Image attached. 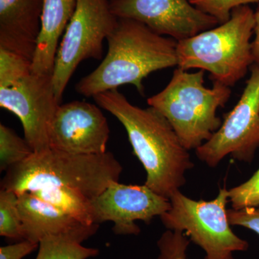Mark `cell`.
Listing matches in <instances>:
<instances>
[{
    "instance_id": "7",
    "label": "cell",
    "mask_w": 259,
    "mask_h": 259,
    "mask_svg": "<svg viewBox=\"0 0 259 259\" xmlns=\"http://www.w3.org/2000/svg\"><path fill=\"white\" fill-rule=\"evenodd\" d=\"M117 21L110 0H78L54 61L53 82L59 101L80 63L102 59L104 40L113 31Z\"/></svg>"
},
{
    "instance_id": "22",
    "label": "cell",
    "mask_w": 259,
    "mask_h": 259,
    "mask_svg": "<svg viewBox=\"0 0 259 259\" xmlns=\"http://www.w3.org/2000/svg\"><path fill=\"white\" fill-rule=\"evenodd\" d=\"M229 200L235 209L259 206V168L249 180L228 190Z\"/></svg>"
},
{
    "instance_id": "3",
    "label": "cell",
    "mask_w": 259,
    "mask_h": 259,
    "mask_svg": "<svg viewBox=\"0 0 259 259\" xmlns=\"http://www.w3.org/2000/svg\"><path fill=\"white\" fill-rule=\"evenodd\" d=\"M122 167L112 153L77 155L49 148L33 152L6 171L1 189L20 194L51 187H67L90 199L119 182Z\"/></svg>"
},
{
    "instance_id": "2",
    "label": "cell",
    "mask_w": 259,
    "mask_h": 259,
    "mask_svg": "<svg viewBox=\"0 0 259 259\" xmlns=\"http://www.w3.org/2000/svg\"><path fill=\"white\" fill-rule=\"evenodd\" d=\"M108 50L101 64L76 83L87 97L134 85L144 95V80L158 70L177 67V41L153 32L143 23L118 18L107 39Z\"/></svg>"
},
{
    "instance_id": "16",
    "label": "cell",
    "mask_w": 259,
    "mask_h": 259,
    "mask_svg": "<svg viewBox=\"0 0 259 259\" xmlns=\"http://www.w3.org/2000/svg\"><path fill=\"white\" fill-rule=\"evenodd\" d=\"M30 193L80 223L94 225L91 199L79 190L67 187H51L39 189Z\"/></svg>"
},
{
    "instance_id": "19",
    "label": "cell",
    "mask_w": 259,
    "mask_h": 259,
    "mask_svg": "<svg viewBox=\"0 0 259 259\" xmlns=\"http://www.w3.org/2000/svg\"><path fill=\"white\" fill-rule=\"evenodd\" d=\"M19 195L16 192L0 191V236L11 239H23L22 222L18 209Z\"/></svg>"
},
{
    "instance_id": "13",
    "label": "cell",
    "mask_w": 259,
    "mask_h": 259,
    "mask_svg": "<svg viewBox=\"0 0 259 259\" xmlns=\"http://www.w3.org/2000/svg\"><path fill=\"white\" fill-rule=\"evenodd\" d=\"M23 239L38 243L48 236L74 235L88 239L100 225H87L61 212L30 192L19 194Z\"/></svg>"
},
{
    "instance_id": "12",
    "label": "cell",
    "mask_w": 259,
    "mask_h": 259,
    "mask_svg": "<svg viewBox=\"0 0 259 259\" xmlns=\"http://www.w3.org/2000/svg\"><path fill=\"white\" fill-rule=\"evenodd\" d=\"M110 128L100 107L83 101L61 104L49 131L50 148L77 155L107 152Z\"/></svg>"
},
{
    "instance_id": "18",
    "label": "cell",
    "mask_w": 259,
    "mask_h": 259,
    "mask_svg": "<svg viewBox=\"0 0 259 259\" xmlns=\"http://www.w3.org/2000/svg\"><path fill=\"white\" fill-rule=\"evenodd\" d=\"M32 148L26 140L19 137L16 133L6 125L0 124V170L8 171L31 156Z\"/></svg>"
},
{
    "instance_id": "15",
    "label": "cell",
    "mask_w": 259,
    "mask_h": 259,
    "mask_svg": "<svg viewBox=\"0 0 259 259\" xmlns=\"http://www.w3.org/2000/svg\"><path fill=\"white\" fill-rule=\"evenodd\" d=\"M77 2L44 0L41 28L32 59V73L53 74L59 42L74 15Z\"/></svg>"
},
{
    "instance_id": "23",
    "label": "cell",
    "mask_w": 259,
    "mask_h": 259,
    "mask_svg": "<svg viewBox=\"0 0 259 259\" xmlns=\"http://www.w3.org/2000/svg\"><path fill=\"white\" fill-rule=\"evenodd\" d=\"M190 3L222 24L231 18L232 11L236 8L259 3V0H190Z\"/></svg>"
},
{
    "instance_id": "6",
    "label": "cell",
    "mask_w": 259,
    "mask_h": 259,
    "mask_svg": "<svg viewBox=\"0 0 259 259\" xmlns=\"http://www.w3.org/2000/svg\"><path fill=\"white\" fill-rule=\"evenodd\" d=\"M171 208L160 216L167 230L184 232L205 252L204 259H234L233 253L245 251L249 245L232 231L226 187L210 201L194 200L177 191L169 198Z\"/></svg>"
},
{
    "instance_id": "1",
    "label": "cell",
    "mask_w": 259,
    "mask_h": 259,
    "mask_svg": "<svg viewBox=\"0 0 259 259\" xmlns=\"http://www.w3.org/2000/svg\"><path fill=\"white\" fill-rule=\"evenodd\" d=\"M93 99L125 127L135 155L146 170L145 185L167 199L180 190L186 183V172L194 164L166 117L152 107L133 105L117 90Z\"/></svg>"
},
{
    "instance_id": "24",
    "label": "cell",
    "mask_w": 259,
    "mask_h": 259,
    "mask_svg": "<svg viewBox=\"0 0 259 259\" xmlns=\"http://www.w3.org/2000/svg\"><path fill=\"white\" fill-rule=\"evenodd\" d=\"M228 218L231 226L244 227L259 236V206L228 209Z\"/></svg>"
},
{
    "instance_id": "11",
    "label": "cell",
    "mask_w": 259,
    "mask_h": 259,
    "mask_svg": "<svg viewBox=\"0 0 259 259\" xmlns=\"http://www.w3.org/2000/svg\"><path fill=\"white\" fill-rule=\"evenodd\" d=\"M94 224L114 223L112 231L117 235H139L141 229L135 223L149 224L153 218L171 208L169 199L162 197L148 186L110 184L103 192L91 199Z\"/></svg>"
},
{
    "instance_id": "4",
    "label": "cell",
    "mask_w": 259,
    "mask_h": 259,
    "mask_svg": "<svg viewBox=\"0 0 259 259\" xmlns=\"http://www.w3.org/2000/svg\"><path fill=\"white\" fill-rule=\"evenodd\" d=\"M254 26L253 10L248 5L236 8L226 23L177 41V67L207 71L213 82L235 86L254 64Z\"/></svg>"
},
{
    "instance_id": "26",
    "label": "cell",
    "mask_w": 259,
    "mask_h": 259,
    "mask_svg": "<svg viewBox=\"0 0 259 259\" xmlns=\"http://www.w3.org/2000/svg\"><path fill=\"white\" fill-rule=\"evenodd\" d=\"M254 39L252 41V51L254 64L259 66V7L254 12Z\"/></svg>"
},
{
    "instance_id": "14",
    "label": "cell",
    "mask_w": 259,
    "mask_h": 259,
    "mask_svg": "<svg viewBox=\"0 0 259 259\" xmlns=\"http://www.w3.org/2000/svg\"><path fill=\"white\" fill-rule=\"evenodd\" d=\"M42 8L44 0H0V48L32 61Z\"/></svg>"
},
{
    "instance_id": "17",
    "label": "cell",
    "mask_w": 259,
    "mask_h": 259,
    "mask_svg": "<svg viewBox=\"0 0 259 259\" xmlns=\"http://www.w3.org/2000/svg\"><path fill=\"white\" fill-rule=\"evenodd\" d=\"M86 238L74 235L48 236L39 243L35 259H88L99 254L97 248L81 245Z\"/></svg>"
},
{
    "instance_id": "21",
    "label": "cell",
    "mask_w": 259,
    "mask_h": 259,
    "mask_svg": "<svg viewBox=\"0 0 259 259\" xmlns=\"http://www.w3.org/2000/svg\"><path fill=\"white\" fill-rule=\"evenodd\" d=\"M190 243L184 232L167 230L157 242L159 254L156 259H190L187 254Z\"/></svg>"
},
{
    "instance_id": "5",
    "label": "cell",
    "mask_w": 259,
    "mask_h": 259,
    "mask_svg": "<svg viewBox=\"0 0 259 259\" xmlns=\"http://www.w3.org/2000/svg\"><path fill=\"white\" fill-rule=\"evenodd\" d=\"M231 95L219 82L204 86V71L189 72L177 67L166 88L147 100L149 107L166 117L186 149L196 150L222 125L217 115Z\"/></svg>"
},
{
    "instance_id": "9",
    "label": "cell",
    "mask_w": 259,
    "mask_h": 259,
    "mask_svg": "<svg viewBox=\"0 0 259 259\" xmlns=\"http://www.w3.org/2000/svg\"><path fill=\"white\" fill-rule=\"evenodd\" d=\"M61 103L56 96L53 74L32 72L13 87L0 89V106L18 116L24 139L34 152L50 148L49 131Z\"/></svg>"
},
{
    "instance_id": "20",
    "label": "cell",
    "mask_w": 259,
    "mask_h": 259,
    "mask_svg": "<svg viewBox=\"0 0 259 259\" xmlns=\"http://www.w3.org/2000/svg\"><path fill=\"white\" fill-rule=\"evenodd\" d=\"M32 63L25 56L0 48V89L13 87L32 74Z\"/></svg>"
},
{
    "instance_id": "25",
    "label": "cell",
    "mask_w": 259,
    "mask_h": 259,
    "mask_svg": "<svg viewBox=\"0 0 259 259\" xmlns=\"http://www.w3.org/2000/svg\"><path fill=\"white\" fill-rule=\"evenodd\" d=\"M39 246L38 243L23 240L20 243L2 246L0 259H23Z\"/></svg>"
},
{
    "instance_id": "10",
    "label": "cell",
    "mask_w": 259,
    "mask_h": 259,
    "mask_svg": "<svg viewBox=\"0 0 259 259\" xmlns=\"http://www.w3.org/2000/svg\"><path fill=\"white\" fill-rule=\"evenodd\" d=\"M110 3L117 18L136 20L158 35L177 41L220 25L190 0H110Z\"/></svg>"
},
{
    "instance_id": "8",
    "label": "cell",
    "mask_w": 259,
    "mask_h": 259,
    "mask_svg": "<svg viewBox=\"0 0 259 259\" xmlns=\"http://www.w3.org/2000/svg\"><path fill=\"white\" fill-rule=\"evenodd\" d=\"M236 106L212 137L196 149L197 158L214 168L227 156L250 163L259 147V66L253 64Z\"/></svg>"
}]
</instances>
